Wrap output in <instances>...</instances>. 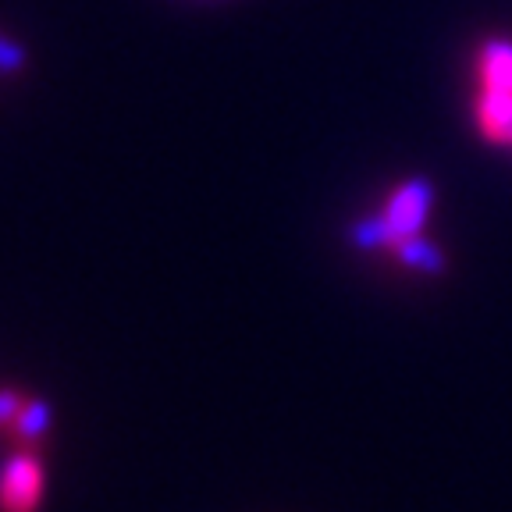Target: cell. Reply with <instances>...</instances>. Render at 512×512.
Returning <instances> with one entry per match:
<instances>
[{"label": "cell", "mask_w": 512, "mask_h": 512, "mask_svg": "<svg viewBox=\"0 0 512 512\" xmlns=\"http://www.w3.org/2000/svg\"><path fill=\"white\" fill-rule=\"evenodd\" d=\"M43 498V463L32 448L18 452L0 473V512H36Z\"/></svg>", "instance_id": "1"}, {"label": "cell", "mask_w": 512, "mask_h": 512, "mask_svg": "<svg viewBox=\"0 0 512 512\" xmlns=\"http://www.w3.org/2000/svg\"><path fill=\"white\" fill-rule=\"evenodd\" d=\"M427 207H431V189L420 178L395 189L392 203H388V210L381 217L384 246H395V242L409 239V235H420V228L427 221Z\"/></svg>", "instance_id": "2"}, {"label": "cell", "mask_w": 512, "mask_h": 512, "mask_svg": "<svg viewBox=\"0 0 512 512\" xmlns=\"http://www.w3.org/2000/svg\"><path fill=\"white\" fill-rule=\"evenodd\" d=\"M477 125L491 143L512 139V89H480Z\"/></svg>", "instance_id": "3"}, {"label": "cell", "mask_w": 512, "mask_h": 512, "mask_svg": "<svg viewBox=\"0 0 512 512\" xmlns=\"http://www.w3.org/2000/svg\"><path fill=\"white\" fill-rule=\"evenodd\" d=\"M480 89H512V43H488L477 61Z\"/></svg>", "instance_id": "4"}, {"label": "cell", "mask_w": 512, "mask_h": 512, "mask_svg": "<svg viewBox=\"0 0 512 512\" xmlns=\"http://www.w3.org/2000/svg\"><path fill=\"white\" fill-rule=\"evenodd\" d=\"M15 434L25 441V445H32V441L40 438L43 431H47V424H50V409H47V402H40V399H25L22 402V409L15 413Z\"/></svg>", "instance_id": "5"}, {"label": "cell", "mask_w": 512, "mask_h": 512, "mask_svg": "<svg viewBox=\"0 0 512 512\" xmlns=\"http://www.w3.org/2000/svg\"><path fill=\"white\" fill-rule=\"evenodd\" d=\"M392 249L406 260L409 267H420V271H441V253L427 239H420V235H409V239L395 242Z\"/></svg>", "instance_id": "6"}, {"label": "cell", "mask_w": 512, "mask_h": 512, "mask_svg": "<svg viewBox=\"0 0 512 512\" xmlns=\"http://www.w3.org/2000/svg\"><path fill=\"white\" fill-rule=\"evenodd\" d=\"M22 395L18 392H0V424H8V420H15V413L22 409Z\"/></svg>", "instance_id": "7"}, {"label": "cell", "mask_w": 512, "mask_h": 512, "mask_svg": "<svg viewBox=\"0 0 512 512\" xmlns=\"http://www.w3.org/2000/svg\"><path fill=\"white\" fill-rule=\"evenodd\" d=\"M18 64H22V50L11 47L8 40H0V72H15Z\"/></svg>", "instance_id": "8"}]
</instances>
